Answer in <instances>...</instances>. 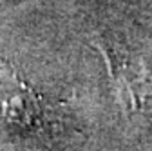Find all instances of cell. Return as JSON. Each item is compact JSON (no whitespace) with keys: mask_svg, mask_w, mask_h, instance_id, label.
<instances>
[{"mask_svg":"<svg viewBox=\"0 0 152 151\" xmlns=\"http://www.w3.org/2000/svg\"><path fill=\"white\" fill-rule=\"evenodd\" d=\"M96 47L103 55L123 113L129 117L140 113L152 98V78L145 60L129 47L105 40L98 42Z\"/></svg>","mask_w":152,"mask_h":151,"instance_id":"6da1fadb","label":"cell"},{"mask_svg":"<svg viewBox=\"0 0 152 151\" xmlns=\"http://www.w3.org/2000/svg\"><path fill=\"white\" fill-rule=\"evenodd\" d=\"M53 107L38 91L27 86L15 71L0 75V124L18 133L42 131Z\"/></svg>","mask_w":152,"mask_h":151,"instance_id":"7a4b0ae2","label":"cell"}]
</instances>
